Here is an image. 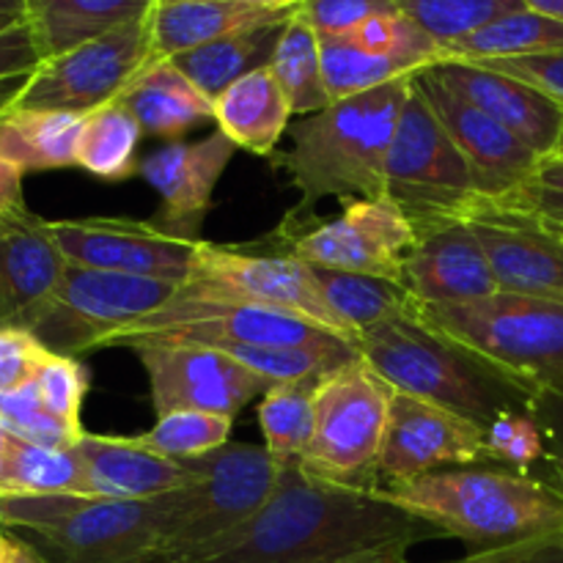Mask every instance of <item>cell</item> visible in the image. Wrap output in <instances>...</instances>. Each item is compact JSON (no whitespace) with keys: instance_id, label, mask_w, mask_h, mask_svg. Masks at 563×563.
I'll return each mask as SVG.
<instances>
[{"instance_id":"1","label":"cell","mask_w":563,"mask_h":563,"mask_svg":"<svg viewBox=\"0 0 563 563\" xmlns=\"http://www.w3.org/2000/svg\"><path fill=\"white\" fill-rule=\"evenodd\" d=\"M429 539L445 533L379 489L344 487L286 465L267 504L245 526L185 563H344Z\"/></svg>"},{"instance_id":"2","label":"cell","mask_w":563,"mask_h":563,"mask_svg":"<svg viewBox=\"0 0 563 563\" xmlns=\"http://www.w3.org/2000/svg\"><path fill=\"white\" fill-rule=\"evenodd\" d=\"M412 77L335 99L322 113L289 124V152L275 154L273 165L300 192L295 214L324 198L350 203L385 196V163Z\"/></svg>"},{"instance_id":"3","label":"cell","mask_w":563,"mask_h":563,"mask_svg":"<svg viewBox=\"0 0 563 563\" xmlns=\"http://www.w3.org/2000/svg\"><path fill=\"white\" fill-rule=\"evenodd\" d=\"M379 493L471 553L563 533V489L504 465L449 467Z\"/></svg>"},{"instance_id":"4","label":"cell","mask_w":563,"mask_h":563,"mask_svg":"<svg viewBox=\"0 0 563 563\" xmlns=\"http://www.w3.org/2000/svg\"><path fill=\"white\" fill-rule=\"evenodd\" d=\"M361 357L399 394L487 429L509 412H531L533 396L460 341L418 317L399 313L361 335Z\"/></svg>"},{"instance_id":"5","label":"cell","mask_w":563,"mask_h":563,"mask_svg":"<svg viewBox=\"0 0 563 563\" xmlns=\"http://www.w3.org/2000/svg\"><path fill=\"white\" fill-rule=\"evenodd\" d=\"M179 462L190 478L157 498L152 563H185L245 526L267 504L280 476V465L264 445L225 443Z\"/></svg>"},{"instance_id":"6","label":"cell","mask_w":563,"mask_h":563,"mask_svg":"<svg viewBox=\"0 0 563 563\" xmlns=\"http://www.w3.org/2000/svg\"><path fill=\"white\" fill-rule=\"evenodd\" d=\"M0 526L44 563H152L157 498L0 493Z\"/></svg>"},{"instance_id":"7","label":"cell","mask_w":563,"mask_h":563,"mask_svg":"<svg viewBox=\"0 0 563 563\" xmlns=\"http://www.w3.org/2000/svg\"><path fill=\"white\" fill-rule=\"evenodd\" d=\"M416 311L533 399L563 394V302L498 291L471 306H416Z\"/></svg>"},{"instance_id":"8","label":"cell","mask_w":563,"mask_h":563,"mask_svg":"<svg viewBox=\"0 0 563 563\" xmlns=\"http://www.w3.org/2000/svg\"><path fill=\"white\" fill-rule=\"evenodd\" d=\"M383 198L405 214L416 236L465 220L482 201L465 157L418 91L416 77L390 141Z\"/></svg>"},{"instance_id":"9","label":"cell","mask_w":563,"mask_h":563,"mask_svg":"<svg viewBox=\"0 0 563 563\" xmlns=\"http://www.w3.org/2000/svg\"><path fill=\"white\" fill-rule=\"evenodd\" d=\"M394 388L363 357L328 374L313 396V434L302 471L324 482L377 489V460Z\"/></svg>"},{"instance_id":"10","label":"cell","mask_w":563,"mask_h":563,"mask_svg":"<svg viewBox=\"0 0 563 563\" xmlns=\"http://www.w3.org/2000/svg\"><path fill=\"white\" fill-rule=\"evenodd\" d=\"M179 295L251 302L295 313L350 341L352 346H361V339L328 306L311 267L273 245L267 251H247L203 240L192 258L190 278L181 284Z\"/></svg>"},{"instance_id":"11","label":"cell","mask_w":563,"mask_h":563,"mask_svg":"<svg viewBox=\"0 0 563 563\" xmlns=\"http://www.w3.org/2000/svg\"><path fill=\"white\" fill-rule=\"evenodd\" d=\"M170 280L135 278L104 269L66 264V273L53 300L36 319L31 333L53 355L75 357L104 350L113 335L146 313L157 311L179 291Z\"/></svg>"},{"instance_id":"12","label":"cell","mask_w":563,"mask_h":563,"mask_svg":"<svg viewBox=\"0 0 563 563\" xmlns=\"http://www.w3.org/2000/svg\"><path fill=\"white\" fill-rule=\"evenodd\" d=\"M130 341L196 346H330L344 339L295 313L236 300L185 297L176 291L157 311L113 335L104 350H121Z\"/></svg>"},{"instance_id":"13","label":"cell","mask_w":563,"mask_h":563,"mask_svg":"<svg viewBox=\"0 0 563 563\" xmlns=\"http://www.w3.org/2000/svg\"><path fill=\"white\" fill-rule=\"evenodd\" d=\"M152 60H157V53L148 16L44 60L14 108L86 119L93 110L115 102Z\"/></svg>"},{"instance_id":"14","label":"cell","mask_w":563,"mask_h":563,"mask_svg":"<svg viewBox=\"0 0 563 563\" xmlns=\"http://www.w3.org/2000/svg\"><path fill=\"white\" fill-rule=\"evenodd\" d=\"M278 234L269 245L308 267L377 275L399 284L416 247V231L388 198L344 203L339 218L313 229L286 220Z\"/></svg>"},{"instance_id":"15","label":"cell","mask_w":563,"mask_h":563,"mask_svg":"<svg viewBox=\"0 0 563 563\" xmlns=\"http://www.w3.org/2000/svg\"><path fill=\"white\" fill-rule=\"evenodd\" d=\"M121 350H130L141 361L157 418L176 410L234 418L242 407L273 388L218 346L130 341Z\"/></svg>"},{"instance_id":"16","label":"cell","mask_w":563,"mask_h":563,"mask_svg":"<svg viewBox=\"0 0 563 563\" xmlns=\"http://www.w3.org/2000/svg\"><path fill=\"white\" fill-rule=\"evenodd\" d=\"M471 465H498L482 429L454 412L394 390L377 460V489Z\"/></svg>"},{"instance_id":"17","label":"cell","mask_w":563,"mask_h":563,"mask_svg":"<svg viewBox=\"0 0 563 563\" xmlns=\"http://www.w3.org/2000/svg\"><path fill=\"white\" fill-rule=\"evenodd\" d=\"M465 223L487 253L500 291L563 302V231L522 201L484 198Z\"/></svg>"},{"instance_id":"18","label":"cell","mask_w":563,"mask_h":563,"mask_svg":"<svg viewBox=\"0 0 563 563\" xmlns=\"http://www.w3.org/2000/svg\"><path fill=\"white\" fill-rule=\"evenodd\" d=\"M416 86L465 157L478 198L498 203L517 201L522 192L537 185L544 159L515 132L456 97L429 69L418 71Z\"/></svg>"},{"instance_id":"19","label":"cell","mask_w":563,"mask_h":563,"mask_svg":"<svg viewBox=\"0 0 563 563\" xmlns=\"http://www.w3.org/2000/svg\"><path fill=\"white\" fill-rule=\"evenodd\" d=\"M55 242L69 264L135 275V278L187 284L201 242H187L159 231L148 220L82 218L49 220Z\"/></svg>"},{"instance_id":"20","label":"cell","mask_w":563,"mask_h":563,"mask_svg":"<svg viewBox=\"0 0 563 563\" xmlns=\"http://www.w3.org/2000/svg\"><path fill=\"white\" fill-rule=\"evenodd\" d=\"M234 154V141L212 130L198 141H168L141 157L137 176L159 192V209L152 223L179 240L203 242V220Z\"/></svg>"},{"instance_id":"21","label":"cell","mask_w":563,"mask_h":563,"mask_svg":"<svg viewBox=\"0 0 563 563\" xmlns=\"http://www.w3.org/2000/svg\"><path fill=\"white\" fill-rule=\"evenodd\" d=\"M429 71L456 97L515 132L544 163L559 154L563 143V108L537 86L476 60H438L429 66Z\"/></svg>"},{"instance_id":"22","label":"cell","mask_w":563,"mask_h":563,"mask_svg":"<svg viewBox=\"0 0 563 563\" xmlns=\"http://www.w3.org/2000/svg\"><path fill=\"white\" fill-rule=\"evenodd\" d=\"M49 220L22 207L0 214V328L31 330L66 273Z\"/></svg>"},{"instance_id":"23","label":"cell","mask_w":563,"mask_h":563,"mask_svg":"<svg viewBox=\"0 0 563 563\" xmlns=\"http://www.w3.org/2000/svg\"><path fill=\"white\" fill-rule=\"evenodd\" d=\"M401 284L416 306H471L500 291L465 220L416 236Z\"/></svg>"},{"instance_id":"24","label":"cell","mask_w":563,"mask_h":563,"mask_svg":"<svg viewBox=\"0 0 563 563\" xmlns=\"http://www.w3.org/2000/svg\"><path fill=\"white\" fill-rule=\"evenodd\" d=\"M82 495L113 500H152L185 487L190 473L179 460L157 454L137 438L86 432L75 445Z\"/></svg>"},{"instance_id":"25","label":"cell","mask_w":563,"mask_h":563,"mask_svg":"<svg viewBox=\"0 0 563 563\" xmlns=\"http://www.w3.org/2000/svg\"><path fill=\"white\" fill-rule=\"evenodd\" d=\"M124 104L148 137L179 141L187 130L214 119V104L170 58H157L126 86Z\"/></svg>"},{"instance_id":"26","label":"cell","mask_w":563,"mask_h":563,"mask_svg":"<svg viewBox=\"0 0 563 563\" xmlns=\"http://www.w3.org/2000/svg\"><path fill=\"white\" fill-rule=\"evenodd\" d=\"M300 9H264L245 0H179L163 3L152 14V38L157 58L190 53L209 42L253 25L291 20Z\"/></svg>"},{"instance_id":"27","label":"cell","mask_w":563,"mask_h":563,"mask_svg":"<svg viewBox=\"0 0 563 563\" xmlns=\"http://www.w3.org/2000/svg\"><path fill=\"white\" fill-rule=\"evenodd\" d=\"M157 0H27V25L42 58H55L99 36L148 20Z\"/></svg>"},{"instance_id":"28","label":"cell","mask_w":563,"mask_h":563,"mask_svg":"<svg viewBox=\"0 0 563 563\" xmlns=\"http://www.w3.org/2000/svg\"><path fill=\"white\" fill-rule=\"evenodd\" d=\"M212 104L218 130L225 132L236 148L256 157H275V148L284 132H289V119L295 115L269 66L236 80Z\"/></svg>"},{"instance_id":"29","label":"cell","mask_w":563,"mask_h":563,"mask_svg":"<svg viewBox=\"0 0 563 563\" xmlns=\"http://www.w3.org/2000/svg\"><path fill=\"white\" fill-rule=\"evenodd\" d=\"M286 22L289 20L245 27V31H236L231 36L218 38V42L190 49V53L174 55L170 60L196 82L198 91L207 93L214 102L236 80L258 69H267L275 47L284 36Z\"/></svg>"},{"instance_id":"30","label":"cell","mask_w":563,"mask_h":563,"mask_svg":"<svg viewBox=\"0 0 563 563\" xmlns=\"http://www.w3.org/2000/svg\"><path fill=\"white\" fill-rule=\"evenodd\" d=\"M82 119L69 113L11 108L0 115V157L20 170H53L77 165Z\"/></svg>"},{"instance_id":"31","label":"cell","mask_w":563,"mask_h":563,"mask_svg":"<svg viewBox=\"0 0 563 563\" xmlns=\"http://www.w3.org/2000/svg\"><path fill=\"white\" fill-rule=\"evenodd\" d=\"M313 280L319 291L328 300V306L339 313L341 322L361 339L366 330L377 328L379 322L399 313L412 311L410 291L405 284L390 278H377V275H357L339 273V269L311 267ZM361 350V346H357Z\"/></svg>"},{"instance_id":"32","label":"cell","mask_w":563,"mask_h":563,"mask_svg":"<svg viewBox=\"0 0 563 563\" xmlns=\"http://www.w3.org/2000/svg\"><path fill=\"white\" fill-rule=\"evenodd\" d=\"M555 49H563V22L520 9L449 44L440 60H506Z\"/></svg>"},{"instance_id":"33","label":"cell","mask_w":563,"mask_h":563,"mask_svg":"<svg viewBox=\"0 0 563 563\" xmlns=\"http://www.w3.org/2000/svg\"><path fill=\"white\" fill-rule=\"evenodd\" d=\"M269 71L284 88L291 113L306 119V115L322 113L324 108L333 104L328 82H324L322 42H319V33L302 20L300 11L286 22L284 36L269 60Z\"/></svg>"},{"instance_id":"34","label":"cell","mask_w":563,"mask_h":563,"mask_svg":"<svg viewBox=\"0 0 563 563\" xmlns=\"http://www.w3.org/2000/svg\"><path fill=\"white\" fill-rule=\"evenodd\" d=\"M143 130L130 110L115 99L82 119L77 143V168L102 181H124L137 176V143Z\"/></svg>"},{"instance_id":"35","label":"cell","mask_w":563,"mask_h":563,"mask_svg":"<svg viewBox=\"0 0 563 563\" xmlns=\"http://www.w3.org/2000/svg\"><path fill=\"white\" fill-rule=\"evenodd\" d=\"M324 377L273 385L258 401L264 449L280 467L300 465L313 434V396Z\"/></svg>"},{"instance_id":"36","label":"cell","mask_w":563,"mask_h":563,"mask_svg":"<svg viewBox=\"0 0 563 563\" xmlns=\"http://www.w3.org/2000/svg\"><path fill=\"white\" fill-rule=\"evenodd\" d=\"M322 42V69L330 99H346L374 91L379 86L423 71L399 55H377L352 44L346 36H319Z\"/></svg>"},{"instance_id":"37","label":"cell","mask_w":563,"mask_h":563,"mask_svg":"<svg viewBox=\"0 0 563 563\" xmlns=\"http://www.w3.org/2000/svg\"><path fill=\"white\" fill-rule=\"evenodd\" d=\"M0 493L82 495L80 462H77L75 449H44L20 438H9L3 451Z\"/></svg>"},{"instance_id":"38","label":"cell","mask_w":563,"mask_h":563,"mask_svg":"<svg viewBox=\"0 0 563 563\" xmlns=\"http://www.w3.org/2000/svg\"><path fill=\"white\" fill-rule=\"evenodd\" d=\"M401 14L421 25L440 49L471 36L498 16L526 9L522 0H396ZM443 58V55H440Z\"/></svg>"},{"instance_id":"39","label":"cell","mask_w":563,"mask_h":563,"mask_svg":"<svg viewBox=\"0 0 563 563\" xmlns=\"http://www.w3.org/2000/svg\"><path fill=\"white\" fill-rule=\"evenodd\" d=\"M234 418L201 410H176L159 416L148 432L137 434L143 445L168 460H190L229 443Z\"/></svg>"},{"instance_id":"40","label":"cell","mask_w":563,"mask_h":563,"mask_svg":"<svg viewBox=\"0 0 563 563\" xmlns=\"http://www.w3.org/2000/svg\"><path fill=\"white\" fill-rule=\"evenodd\" d=\"M36 385L44 410L49 416L69 423V427L82 429L80 410L88 394V372L82 363L66 355H49L44 366L38 368Z\"/></svg>"},{"instance_id":"41","label":"cell","mask_w":563,"mask_h":563,"mask_svg":"<svg viewBox=\"0 0 563 563\" xmlns=\"http://www.w3.org/2000/svg\"><path fill=\"white\" fill-rule=\"evenodd\" d=\"M487 443L495 462L511 471L531 473L544 462V434L533 412H509L487 429Z\"/></svg>"},{"instance_id":"42","label":"cell","mask_w":563,"mask_h":563,"mask_svg":"<svg viewBox=\"0 0 563 563\" xmlns=\"http://www.w3.org/2000/svg\"><path fill=\"white\" fill-rule=\"evenodd\" d=\"M396 0H302L300 16L319 36H344L379 14H399Z\"/></svg>"},{"instance_id":"43","label":"cell","mask_w":563,"mask_h":563,"mask_svg":"<svg viewBox=\"0 0 563 563\" xmlns=\"http://www.w3.org/2000/svg\"><path fill=\"white\" fill-rule=\"evenodd\" d=\"M49 355L31 330L0 328V394L33 383Z\"/></svg>"},{"instance_id":"44","label":"cell","mask_w":563,"mask_h":563,"mask_svg":"<svg viewBox=\"0 0 563 563\" xmlns=\"http://www.w3.org/2000/svg\"><path fill=\"white\" fill-rule=\"evenodd\" d=\"M476 64L493 66V69L531 82V86H537L539 91L548 93L550 99H555L563 108V49H555V53L522 55V58L506 60H476Z\"/></svg>"},{"instance_id":"45","label":"cell","mask_w":563,"mask_h":563,"mask_svg":"<svg viewBox=\"0 0 563 563\" xmlns=\"http://www.w3.org/2000/svg\"><path fill=\"white\" fill-rule=\"evenodd\" d=\"M533 418L544 434V465L553 484L563 489V394H542L531 405Z\"/></svg>"},{"instance_id":"46","label":"cell","mask_w":563,"mask_h":563,"mask_svg":"<svg viewBox=\"0 0 563 563\" xmlns=\"http://www.w3.org/2000/svg\"><path fill=\"white\" fill-rule=\"evenodd\" d=\"M454 563H563V533L531 539V542L509 544V548L467 553L465 559Z\"/></svg>"},{"instance_id":"47","label":"cell","mask_w":563,"mask_h":563,"mask_svg":"<svg viewBox=\"0 0 563 563\" xmlns=\"http://www.w3.org/2000/svg\"><path fill=\"white\" fill-rule=\"evenodd\" d=\"M42 64V49H38L36 36H33L27 22L0 36V80H5V77L33 75Z\"/></svg>"},{"instance_id":"48","label":"cell","mask_w":563,"mask_h":563,"mask_svg":"<svg viewBox=\"0 0 563 563\" xmlns=\"http://www.w3.org/2000/svg\"><path fill=\"white\" fill-rule=\"evenodd\" d=\"M517 201L531 207L539 218H544L550 225H555V229L563 231V192L561 190H548V187L533 185L531 190L522 192Z\"/></svg>"},{"instance_id":"49","label":"cell","mask_w":563,"mask_h":563,"mask_svg":"<svg viewBox=\"0 0 563 563\" xmlns=\"http://www.w3.org/2000/svg\"><path fill=\"white\" fill-rule=\"evenodd\" d=\"M22 176H25V170L0 157V214L25 203V198H22Z\"/></svg>"},{"instance_id":"50","label":"cell","mask_w":563,"mask_h":563,"mask_svg":"<svg viewBox=\"0 0 563 563\" xmlns=\"http://www.w3.org/2000/svg\"><path fill=\"white\" fill-rule=\"evenodd\" d=\"M27 22V0H0V36Z\"/></svg>"},{"instance_id":"51","label":"cell","mask_w":563,"mask_h":563,"mask_svg":"<svg viewBox=\"0 0 563 563\" xmlns=\"http://www.w3.org/2000/svg\"><path fill=\"white\" fill-rule=\"evenodd\" d=\"M27 80H31V75L5 77V80H0V115H5L11 108H14L20 93L25 91Z\"/></svg>"},{"instance_id":"52","label":"cell","mask_w":563,"mask_h":563,"mask_svg":"<svg viewBox=\"0 0 563 563\" xmlns=\"http://www.w3.org/2000/svg\"><path fill=\"white\" fill-rule=\"evenodd\" d=\"M407 553H410V548H405V544H396V548L379 550V553L361 555V559H352V561H344V563H412L410 559H407ZM449 563H454V561H449Z\"/></svg>"},{"instance_id":"53","label":"cell","mask_w":563,"mask_h":563,"mask_svg":"<svg viewBox=\"0 0 563 563\" xmlns=\"http://www.w3.org/2000/svg\"><path fill=\"white\" fill-rule=\"evenodd\" d=\"M537 185L563 192V157H553L542 165V170L537 176Z\"/></svg>"},{"instance_id":"54","label":"cell","mask_w":563,"mask_h":563,"mask_svg":"<svg viewBox=\"0 0 563 563\" xmlns=\"http://www.w3.org/2000/svg\"><path fill=\"white\" fill-rule=\"evenodd\" d=\"M522 5L537 11V14L550 16V20L563 22V0H522Z\"/></svg>"},{"instance_id":"55","label":"cell","mask_w":563,"mask_h":563,"mask_svg":"<svg viewBox=\"0 0 563 563\" xmlns=\"http://www.w3.org/2000/svg\"><path fill=\"white\" fill-rule=\"evenodd\" d=\"M9 563H44V561L38 559L36 550H33L31 544H25V542H22V539H16V542H14V553H11Z\"/></svg>"},{"instance_id":"56","label":"cell","mask_w":563,"mask_h":563,"mask_svg":"<svg viewBox=\"0 0 563 563\" xmlns=\"http://www.w3.org/2000/svg\"><path fill=\"white\" fill-rule=\"evenodd\" d=\"M14 533L5 531L3 526H0V563H9L11 553H14Z\"/></svg>"},{"instance_id":"57","label":"cell","mask_w":563,"mask_h":563,"mask_svg":"<svg viewBox=\"0 0 563 563\" xmlns=\"http://www.w3.org/2000/svg\"><path fill=\"white\" fill-rule=\"evenodd\" d=\"M245 3L264 5V9H300L302 0H245Z\"/></svg>"},{"instance_id":"58","label":"cell","mask_w":563,"mask_h":563,"mask_svg":"<svg viewBox=\"0 0 563 563\" xmlns=\"http://www.w3.org/2000/svg\"><path fill=\"white\" fill-rule=\"evenodd\" d=\"M9 438H11V434L5 432V427H3V423H0V454H3L5 445H9Z\"/></svg>"},{"instance_id":"59","label":"cell","mask_w":563,"mask_h":563,"mask_svg":"<svg viewBox=\"0 0 563 563\" xmlns=\"http://www.w3.org/2000/svg\"><path fill=\"white\" fill-rule=\"evenodd\" d=\"M163 3H179V0H157V5H163Z\"/></svg>"},{"instance_id":"60","label":"cell","mask_w":563,"mask_h":563,"mask_svg":"<svg viewBox=\"0 0 563 563\" xmlns=\"http://www.w3.org/2000/svg\"><path fill=\"white\" fill-rule=\"evenodd\" d=\"M0 478H3V454H0Z\"/></svg>"},{"instance_id":"61","label":"cell","mask_w":563,"mask_h":563,"mask_svg":"<svg viewBox=\"0 0 563 563\" xmlns=\"http://www.w3.org/2000/svg\"><path fill=\"white\" fill-rule=\"evenodd\" d=\"M555 157H563V143H561V148H559V154H555Z\"/></svg>"}]
</instances>
